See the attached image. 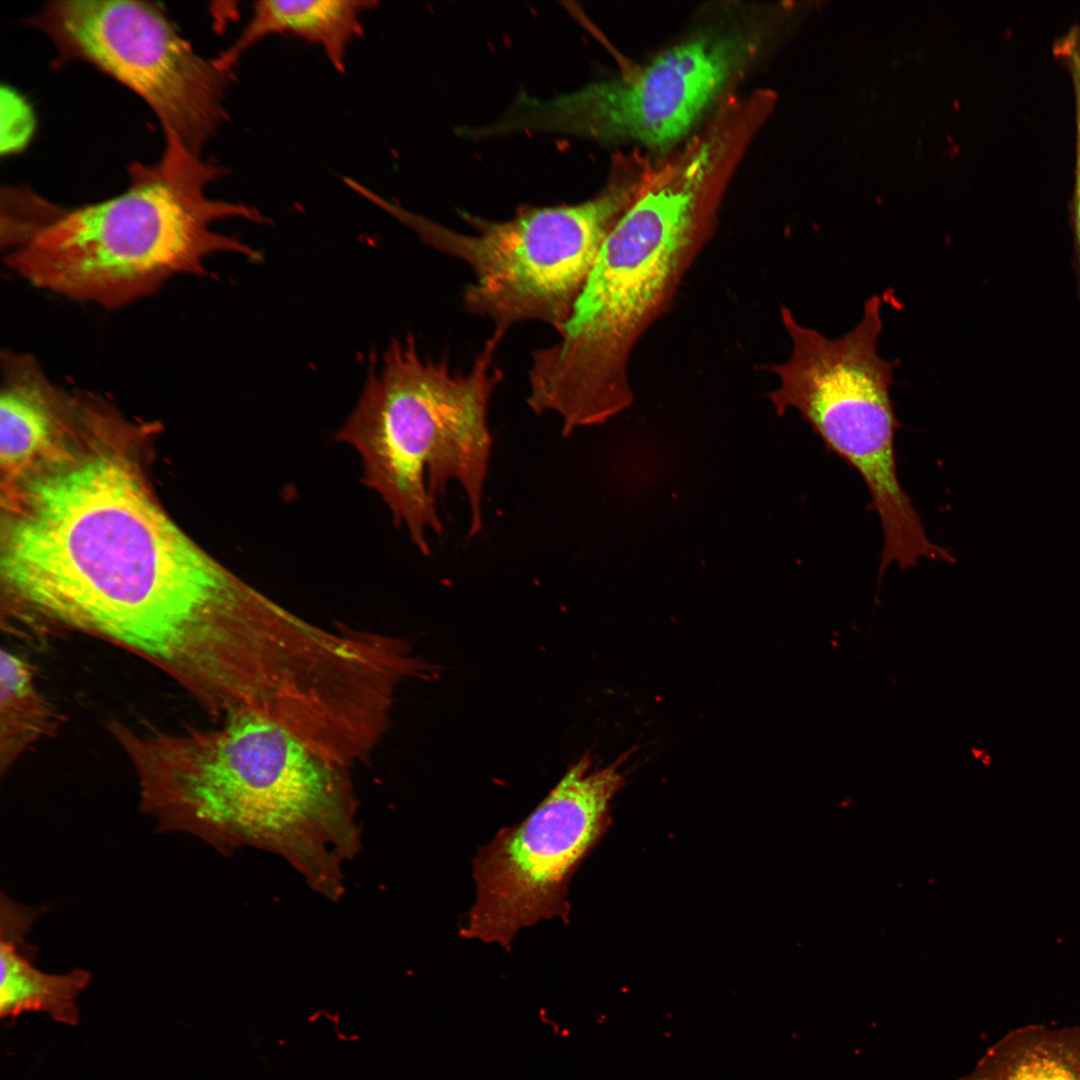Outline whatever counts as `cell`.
<instances>
[{"instance_id": "obj_1", "label": "cell", "mask_w": 1080, "mask_h": 1080, "mask_svg": "<svg viewBox=\"0 0 1080 1080\" xmlns=\"http://www.w3.org/2000/svg\"><path fill=\"white\" fill-rule=\"evenodd\" d=\"M6 535V593L28 635L69 630L141 657L208 713L270 659L281 606L202 550L127 464L90 455L25 488Z\"/></svg>"}, {"instance_id": "obj_2", "label": "cell", "mask_w": 1080, "mask_h": 1080, "mask_svg": "<svg viewBox=\"0 0 1080 1080\" xmlns=\"http://www.w3.org/2000/svg\"><path fill=\"white\" fill-rule=\"evenodd\" d=\"M141 810L161 831L225 853L250 846L283 857L328 899L344 893V864L360 850L349 768L252 715L172 732L111 721Z\"/></svg>"}, {"instance_id": "obj_3", "label": "cell", "mask_w": 1080, "mask_h": 1080, "mask_svg": "<svg viewBox=\"0 0 1080 1080\" xmlns=\"http://www.w3.org/2000/svg\"><path fill=\"white\" fill-rule=\"evenodd\" d=\"M738 158L725 132L706 127L671 156L650 163L558 340L532 354L527 403L536 413L560 416L565 436L603 424L633 403L632 355L669 311L713 237Z\"/></svg>"}, {"instance_id": "obj_4", "label": "cell", "mask_w": 1080, "mask_h": 1080, "mask_svg": "<svg viewBox=\"0 0 1080 1080\" xmlns=\"http://www.w3.org/2000/svg\"><path fill=\"white\" fill-rule=\"evenodd\" d=\"M160 159L134 163L127 188L112 198L65 208L44 199L32 238L5 255L30 284L63 297L118 309L158 291L176 275L202 276L218 253L260 254L214 224L245 219L265 224L254 206L209 197L224 174L166 137Z\"/></svg>"}, {"instance_id": "obj_5", "label": "cell", "mask_w": 1080, "mask_h": 1080, "mask_svg": "<svg viewBox=\"0 0 1080 1080\" xmlns=\"http://www.w3.org/2000/svg\"><path fill=\"white\" fill-rule=\"evenodd\" d=\"M502 339L493 332L464 372L447 359L424 358L412 335L393 339L335 433L359 456L362 484L423 555L430 554L429 532L443 530L437 498L451 482L465 492L469 534L483 529L492 449L488 406L503 379L495 361Z\"/></svg>"}, {"instance_id": "obj_6", "label": "cell", "mask_w": 1080, "mask_h": 1080, "mask_svg": "<svg viewBox=\"0 0 1080 1080\" xmlns=\"http://www.w3.org/2000/svg\"><path fill=\"white\" fill-rule=\"evenodd\" d=\"M649 161L616 163L606 186L573 205L520 210L504 221L463 213L472 234L450 229L382 196L374 204L414 230L430 247L467 264L473 281L462 293L465 310L505 335L512 326L540 321L557 331L572 313L611 230L637 198Z\"/></svg>"}, {"instance_id": "obj_7", "label": "cell", "mask_w": 1080, "mask_h": 1080, "mask_svg": "<svg viewBox=\"0 0 1080 1080\" xmlns=\"http://www.w3.org/2000/svg\"><path fill=\"white\" fill-rule=\"evenodd\" d=\"M881 306V298L871 296L860 322L830 339L800 324L781 305L791 353L761 368L778 376V387L767 393L777 415L798 411L826 449L859 474L881 523L883 552L904 557L921 550L928 536L898 475L895 437L901 424L890 387L900 362L877 353Z\"/></svg>"}, {"instance_id": "obj_8", "label": "cell", "mask_w": 1080, "mask_h": 1080, "mask_svg": "<svg viewBox=\"0 0 1080 1080\" xmlns=\"http://www.w3.org/2000/svg\"><path fill=\"white\" fill-rule=\"evenodd\" d=\"M626 760L624 754L593 768L589 753L582 755L526 818L478 849L472 861L476 899L460 927L462 937L510 950L524 928L554 918L568 922L569 883L610 825Z\"/></svg>"}, {"instance_id": "obj_9", "label": "cell", "mask_w": 1080, "mask_h": 1080, "mask_svg": "<svg viewBox=\"0 0 1080 1080\" xmlns=\"http://www.w3.org/2000/svg\"><path fill=\"white\" fill-rule=\"evenodd\" d=\"M760 32L702 31L638 72L550 99L519 96L494 123L500 134L542 131L665 150L685 136L760 53Z\"/></svg>"}, {"instance_id": "obj_10", "label": "cell", "mask_w": 1080, "mask_h": 1080, "mask_svg": "<svg viewBox=\"0 0 1080 1080\" xmlns=\"http://www.w3.org/2000/svg\"><path fill=\"white\" fill-rule=\"evenodd\" d=\"M30 24L61 61H83L141 97L165 137L201 155L228 119L233 71L199 55L158 3L69 0L47 4Z\"/></svg>"}, {"instance_id": "obj_11", "label": "cell", "mask_w": 1080, "mask_h": 1080, "mask_svg": "<svg viewBox=\"0 0 1080 1080\" xmlns=\"http://www.w3.org/2000/svg\"><path fill=\"white\" fill-rule=\"evenodd\" d=\"M375 7V1H256L240 35L215 58L221 67L233 71L240 58L262 39L290 34L319 46L334 69L343 73L350 46L364 33L362 16Z\"/></svg>"}, {"instance_id": "obj_12", "label": "cell", "mask_w": 1080, "mask_h": 1080, "mask_svg": "<svg viewBox=\"0 0 1080 1080\" xmlns=\"http://www.w3.org/2000/svg\"><path fill=\"white\" fill-rule=\"evenodd\" d=\"M0 458L16 468L50 440L66 399L32 355L1 353Z\"/></svg>"}, {"instance_id": "obj_13", "label": "cell", "mask_w": 1080, "mask_h": 1080, "mask_svg": "<svg viewBox=\"0 0 1080 1080\" xmlns=\"http://www.w3.org/2000/svg\"><path fill=\"white\" fill-rule=\"evenodd\" d=\"M966 1080H1080V1025H1027L998 1041Z\"/></svg>"}, {"instance_id": "obj_14", "label": "cell", "mask_w": 1080, "mask_h": 1080, "mask_svg": "<svg viewBox=\"0 0 1080 1080\" xmlns=\"http://www.w3.org/2000/svg\"><path fill=\"white\" fill-rule=\"evenodd\" d=\"M22 936L1 930V1017L15 1018L26 1012H43L57 1022L76 1025L79 1020L76 1000L90 983L91 974L80 968L64 974L41 971L20 948Z\"/></svg>"}, {"instance_id": "obj_15", "label": "cell", "mask_w": 1080, "mask_h": 1080, "mask_svg": "<svg viewBox=\"0 0 1080 1080\" xmlns=\"http://www.w3.org/2000/svg\"><path fill=\"white\" fill-rule=\"evenodd\" d=\"M65 718L41 693L33 665L16 652L0 654V773L38 742L55 736Z\"/></svg>"}, {"instance_id": "obj_16", "label": "cell", "mask_w": 1080, "mask_h": 1080, "mask_svg": "<svg viewBox=\"0 0 1080 1080\" xmlns=\"http://www.w3.org/2000/svg\"><path fill=\"white\" fill-rule=\"evenodd\" d=\"M34 130V117L28 103L9 87L1 89V152L11 154L22 149Z\"/></svg>"}, {"instance_id": "obj_17", "label": "cell", "mask_w": 1080, "mask_h": 1080, "mask_svg": "<svg viewBox=\"0 0 1080 1080\" xmlns=\"http://www.w3.org/2000/svg\"><path fill=\"white\" fill-rule=\"evenodd\" d=\"M1078 184H1079L1078 185V187H1079V189H1078V227H1079V234H1080V166H1079V183Z\"/></svg>"}, {"instance_id": "obj_18", "label": "cell", "mask_w": 1080, "mask_h": 1080, "mask_svg": "<svg viewBox=\"0 0 1080 1080\" xmlns=\"http://www.w3.org/2000/svg\"><path fill=\"white\" fill-rule=\"evenodd\" d=\"M390 723H391V722H390ZM389 726H390V725H389ZM388 729H389V727H388ZM388 729H387V730H388ZM386 732H387V731H386ZM384 735H385V734H384ZM382 738H383V737H382ZM381 740H382V739H381ZM379 743H380V742H379ZM374 750H375V749H374ZM374 750H373V751H374ZM373 751H372V752H373ZM370 755H371V754H370ZM370 755H369V756H370ZM369 756H368V757H369ZM368 757H367V758H368ZM367 758H366V759H367ZM366 759H364V760H366ZM347 767H351V766H347Z\"/></svg>"}]
</instances>
